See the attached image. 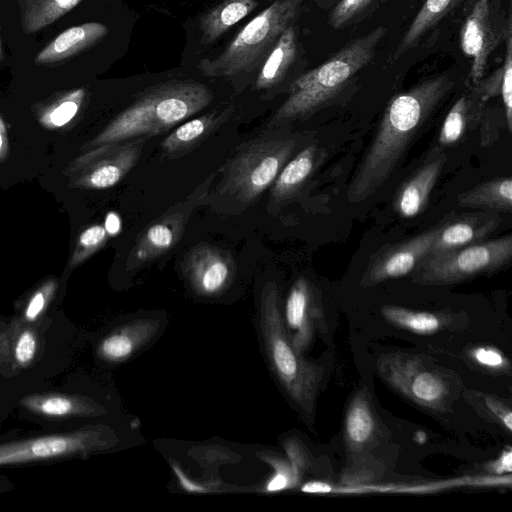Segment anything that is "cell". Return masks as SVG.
Returning <instances> with one entry per match:
<instances>
[{
	"label": "cell",
	"mask_w": 512,
	"mask_h": 512,
	"mask_svg": "<svg viewBox=\"0 0 512 512\" xmlns=\"http://www.w3.org/2000/svg\"><path fill=\"white\" fill-rule=\"evenodd\" d=\"M453 86L452 78L440 75L419 83L390 101L348 187L350 203L364 201L381 188L410 142Z\"/></svg>",
	"instance_id": "6da1fadb"
},
{
	"label": "cell",
	"mask_w": 512,
	"mask_h": 512,
	"mask_svg": "<svg viewBox=\"0 0 512 512\" xmlns=\"http://www.w3.org/2000/svg\"><path fill=\"white\" fill-rule=\"evenodd\" d=\"M212 99V91L194 80L155 84L140 93L89 142L88 147L163 134L207 107Z\"/></svg>",
	"instance_id": "7a4b0ae2"
},
{
	"label": "cell",
	"mask_w": 512,
	"mask_h": 512,
	"mask_svg": "<svg viewBox=\"0 0 512 512\" xmlns=\"http://www.w3.org/2000/svg\"><path fill=\"white\" fill-rule=\"evenodd\" d=\"M295 147L294 138L281 136L276 129L239 145L221 168L222 178L203 204L219 213L246 210L271 187Z\"/></svg>",
	"instance_id": "3957f363"
},
{
	"label": "cell",
	"mask_w": 512,
	"mask_h": 512,
	"mask_svg": "<svg viewBox=\"0 0 512 512\" xmlns=\"http://www.w3.org/2000/svg\"><path fill=\"white\" fill-rule=\"evenodd\" d=\"M386 32L380 26L353 39L321 65L295 79L288 97L272 116L269 129L304 118L328 103L371 62Z\"/></svg>",
	"instance_id": "277c9868"
},
{
	"label": "cell",
	"mask_w": 512,
	"mask_h": 512,
	"mask_svg": "<svg viewBox=\"0 0 512 512\" xmlns=\"http://www.w3.org/2000/svg\"><path fill=\"white\" fill-rule=\"evenodd\" d=\"M258 315L270 368L294 404L312 417L324 370L305 359L292 344L283 321L280 290L274 281L267 282L261 290Z\"/></svg>",
	"instance_id": "5b68a950"
},
{
	"label": "cell",
	"mask_w": 512,
	"mask_h": 512,
	"mask_svg": "<svg viewBox=\"0 0 512 512\" xmlns=\"http://www.w3.org/2000/svg\"><path fill=\"white\" fill-rule=\"evenodd\" d=\"M302 0H275L256 15L214 59L198 68L208 77H231L253 69L295 20Z\"/></svg>",
	"instance_id": "8992f818"
},
{
	"label": "cell",
	"mask_w": 512,
	"mask_h": 512,
	"mask_svg": "<svg viewBox=\"0 0 512 512\" xmlns=\"http://www.w3.org/2000/svg\"><path fill=\"white\" fill-rule=\"evenodd\" d=\"M512 236L480 241L449 252L427 254L411 273L420 285H451L496 271L511 261Z\"/></svg>",
	"instance_id": "52a82bcc"
},
{
	"label": "cell",
	"mask_w": 512,
	"mask_h": 512,
	"mask_svg": "<svg viewBox=\"0 0 512 512\" xmlns=\"http://www.w3.org/2000/svg\"><path fill=\"white\" fill-rule=\"evenodd\" d=\"M377 370L388 385L419 406L435 411L447 408L452 395L448 376L424 356L383 354L378 358Z\"/></svg>",
	"instance_id": "ba28073f"
},
{
	"label": "cell",
	"mask_w": 512,
	"mask_h": 512,
	"mask_svg": "<svg viewBox=\"0 0 512 512\" xmlns=\"http://www.w3.org/2000/svg\"><path fill=\"white\" fill-rule=\"evenodd\" d=\"M512 33L511 17L499 0H476L460 32L463 53L471 58V87L483 79L489 58Z\"/></svg>",
	"instance_id": "9c48e42d"
},
{
	"label": "cell",
	"mask_w": 512,
	"mask_h": 512,
	"mask_svg": "<svg viewBox=\"0 0 512 512\" xmlns=\"http://www.w3.org/2000/svg\"><path fill=\"white\" fill-rule=\"evenodd\" d=\"M215 176L216 173L209 175L189 195L169 207L140 234L128 255V270H136L153 262L177 245L194 209L203 204Z\"/></svg>",
	"instance_id": "30bf717a"
},
{
	"label": "cell",
	"mask_w": 512,
	"mask_h": 512,
	"mask_svg": "<svg viewBox=\"0 0 512 512\" xmlns=\"http://www.w3.org/2000/svg\"><path fill=\"white\" fill-rule=\"evenodd\" d=\"M109 442L108 433L104 429L86 427L70 433L2 443L0 444V465L86 455L108 447Z\"/></svg>",
	"instance_id": "8fae6325"
},
{
	"label": "cell",
	"mask_w": 512,
	"mask_h": 512,
	"mask_svg": "<svg viewBox=\"0 0 512 512\" xmlns=\"http://www.w3.org/2000/svg\"><path fill=\"white\" fill-rule=\"evenodd\" d=\"M147 139L138 137L94 147L77 159L75 185L86 189L114 186L137 164Z\"/></svg>",
	"instance_id": "7c38bea8"
},
{
	"label": "cell",
	"mask_w": 512,
	"mask_h": 512,
	"mask_svg": "<svg viewBox=\"0 0 512 512\" xmlns=\"http://www.w3.org/2000/svg\"><path fill=\"white\" fill-rule=\"evenodd\" d=\"M282 316L292 344L302 354L317 333H327L320 295L305 277L298 278L291 286Z\"/></svg>",
	"instance_id": "4fadbf2b"
},
{
	"label": "cell",
	"mask_w": 512,
	"mask_h": 512,
	"mask_svg": "<svg viewBox=\"0 0 512 512\" xmlns=\"http://www.w3.org/2000/svg\"><path fill=\"white\" fill-rule=\"evenodd\" d=\"M182 271L196 294L212 297L231 285L236 266L229 251L200 243L184 256Z\"/></svg>",
	"instance_id": "5bb4252c"
},
{
	"label": "cell",
	"mask_w": 512,
	"mask_h": 512,
	"mask_svg": "<svg viewBox=\"0 0 512 512\" xmlns=\"http://www.w3.org/2000/svg\"><path fill=\"white\" fill-rule=\"evenodd\" d=\"M439 229L440 224L377 252L363 273L361 285L370 287L412 273L430 252Z\"/></svg>",
	"instance_id": "9a60e30c"
},
{
	"label": "cell",
	"mask_w": 512,
	"mask_h": 512,
	"mask_svg": "<svg viewBox=\"0 0 512 512\" xmlns=\"http://www.w3.org/2000/svg\"><path fill=\"white\" fill-rule=\"evenodd\" d=\"M498 213L484 211L464 214L440 224L439 232L428 254H437L459 249L482 241L500 224Z\"/></svg>",
	"instance_id": "2e32d148"
},
{
	"label": "cell",
	"mask_w": 512,
	"mask_h": 512,
	"mask_svg": "<svg viewBox=\"0 0 512 512\" xmlns=\"http://www.w3.org/2000/svg\"><path fill=\"white\" fill-rule=\"evenodd\" d=\"M447 161V154L439 149L431 152L427 160L398 190L394 208L404 217L420 214L426 207L430 193Z\"/></svg>",
	"instance_id": "e0dca14e"
},
{
	"label": "cell",
	"mask_w": 512,
	"mask_h": 512,
	"mask_svg": "<svg viewBox=\"0 0 512 512\" xmlns=\"http://www.w3.org/2000/svg\"><path fill=\"white\" fill-rule=\"evenodd\" d=\"M233 112L234 107L228 105L179 125L162 141L160 147L163 156L174 159L191 152L227 121Z\"/></svg>",
	"instance_id": "ac0fdd59"
},
{
	"label": "cell",
	"mask_w": 512,
	"mask_h": 512,
	"mask_svg": "<svg viewBox=\"0 0 512 512\" xmlns=\"http://www.w3.org/2000/svg\"><path fill=\"white\" fill-rule=\"evenodd\" d=\"M108 34V28L99 22H87L71 27L47 44L34 58L37 65H52L93 47Z\"/></svg>",
	"instance_id": "d6986e66"
},
{
	"label": "cell",
	"mask_w": 512,
	"mask_h": 512,
	"mask_svg": "<svg viewBox=\"0 0 512 512\" xmlns=\"http://www.w3.org/2000/svg\"><path fill=\"white\" fill-rule=\"evenodd\" d=\"M159 327L156 319L140 318L129 321L107 335L100 342L98 352L108 362L126 361L154 337Z\"/></svg>",
	"instance_id": "ffe728a7"
},
{
	"label": "cell",
	"mask_w": 512,
	"mask_h": 512,
	"mask_svg": "<svg viewBox=\"0 0 512 512\" xmlns=\"http://www.w3.org/2000/svg\"><path fill=\"white\" fill-rule=\"evenodd\" d=\"M320 156L318 147L310 144L289 159L270 187V204L277 206L291 199L312 175Z\"/></svg>",
	"instance_id": "44dd1931"
},
{
	"label": "cell",
	"mask_w": 512,
	"mask_h": 512,
	"mask_svg": "<svg viewBox=\"0 0 512 512\" xmlns=\"http://www.w3.org/2000/svg\"><path fill=\"white\" fill-rule=\"evenodd\" d=\"M378 432L375 412L366 391H358L349 403L344 422V439L350 451L367 447Z\"/></svg>",
	"instance_id": "7402d4cb"
},
{
	"label": "cell",
	"mask_w": 512,
	"mask_h": 512,
	"mask_svg": "<svg viewBox=\"0 0 512 512\" xmlns=\"http://www.w3.org/2000/svg\"><path fill=\"white\" fill-rule=\"evenodd\" d=\"M483 101L473 90L462 94L446 115L439 134V143L449 146L458 143L476 124L484 110Z\"/></svg>",
	"instance_id": "603a6c76"
},
{
	"label": "cell",
	"mask_w": 512,
	"mask_h": 512,
	"mask_svg": "<svg viewBox=\"0 0 512 512\" xmlns=\"http://www.w3.org/2000/svg\"><path fill=\"white\" fill-rule=\"evenodd\" d=\"M297 54V37L292 25L287 27L280 35L261 66L256 78V88L266 90L277 85Z\"/></svg>",
	"instance_id": "cb8c5ba5"
},
{
	"label": "cell",
	"mask_w": 512,
	"mask_h": 512,
	"mask_svg": "<svg viewBox=\"0 0 512 512\" xmlns=\"http://www.w3.org/2000/svg\"><path fill=\"white\" fill-rule=\"evenodd\" d=\"M457 202L462 207L509 213L512 210V179L499 177L483 182L459 194Z\"/></svg>",
	"instance_id": "d4e9b609"
},
{
	"label": "cell",
	"mask_w": 512,
	"mask_h": 512,
	"mask_svg": "<svg viewBox=\"0 0 512 512\" xmlns=\"http://www.w3.org/2000/svg\"><path fill=\"white\" fill-rule=\"evenodd\" d=\"M21 403L29 410L47 417L88 416L99 413L101 407L89 399L63 394H34Z\"/></svg>",
	"instance_id": "484cf974"
},
{
	"label": "cell",
	"mask_w": 512,
	"mask_h": 512,
	"mask_svg": "<svg viewBox=\"0 0 512 512\" xmlns=\"http://www.w3.org/2000/svg\"><path fill=\"white\" fill-rule=\"evenodd\" d=\"M257 4L258 0H225L209 10L200 20L201 43L215 42L253 11Z\"/></svg>",
	"instance_id": "4316f807"
},
{
	"label": "cell",
	"mask_w": 512,
	"mask_h": 512,
	"mask_svg": "<svg viewBox=\"0 0 512 512\" xmlns=\"http://www.w3.org/2000/svg\"><path fill=\"white\" fill-rule=\"evenodd\" d=\"M463 1L464 0H425L391 55V61L394 62L398 60L405 52L410 50L429 29L434 27Z\"/></svg>",
	"instance_id": "83f0119b"
},
{
	"label": "cell",
	"mask_w": 512,
	"mask_h": 512,
	"mask_svg": "<svg viewBox=\"0 0 512 512\" xmlns=\"http://www.w3.org/2000/svg\"><path fill=\"white\" fill-rule=\"evenodd\" d=\"M381 314L390 324L418 335H431L447 328L452 318L447 313L415 311L394 305H384Z\"/></svg>",
	"instance_id": "f1b7e54d"
},
{
	"label": "cell",
	"mask_w": 512,
	"mask_h": 512,
	"mask_svg": "<svg viewBox=\"0 0 512 512\" xmlns=\"http://www.w3.org/2000/svg\"><path fill=\"white\" fill-rule=\"evenodd\" d=\"M82 0H19L24 34H34L53 24Z\"/></svg>",
	"instance_id": "f546056e"
},
{
	"label": "cell",
	"mask_w": 512,
	"mask_h": 512,
	"mask_svg": "<svg viewBox=\"0 0 512 512\" xmlns=\"http://www.w3.org/2000/svg\"><path fill=\"white\" fill-rule=\"evenodd\" d=\"M465 396L481 416L511 433L512 412L509 403L495 395L476 391H467Z\"/></svg>",
	"instance_id": "4dcf8cb0"
},
{
	"label": "cell",
	"mask_w": 512,
	"mask_h": 512,
	"mask_svg": "<svg viewBox=\"0 0 512 512\" xmlns=\"http://www.w3.org/2000/svg\"><path fill=\"white\" fill-rule=\"evenodd\" d=\"M85 97V90L80 88L58 98L41 116V121L54 127L68 123L77 114Z\"/></svg>",
	"instance_id": "1f68e13d"
},
{
	"label": "cell",
	"mask_w": 512,
	"mask_h": 512,
	"mask_svg": "<svg viewBox=\"0 0 512 512\" xmlns=\"http://www.w3.org/2000/svg\"><path fill=\"white\" fill-rule=\"evenodd\" d=\"M11 351L16 364L20 367L28 366L37 352V335L30 327H22L17 334L12 335Z\"/></svg>",
	"instance_id": "d6a6232c"
},
{
	"label": "cell",
	"mask_w": 512,
	"mask_h": 512,
	"mask_svg": "<svg viewBox=\"0 0 512 512\" xmlns=\"http://www.w3.org/2000/svg\"><path fill=\"white\" fill-rule=\"evenodd\" d=\"M107 230L101 225H94L84 230L77 242L75 252L71 258V266L84 261L96 252L106 241Z\"/></svg>",
	"instance_id": "836d02e7"
},
{
	"label": "cell",
	"mask_w": 512,
	"mask_h": 512,
	"mask_svg": "<svg viewBox=\"0 0 512 512\" xmlns=\"http://www.w3.org/2000/svg\"><path fill=\"white\" fill-rule=\"evenodd\" d=\"M503 75L500 95L509 131L512 130V33L505 40V56L502 64Z\"/></svg>",
	"instance_id": "e575fe53"
},
{
	"label": "cell",
	"mask_w": 512,
	"mask_h": 512,
	"mask_svg": "<svg viewBox=\"0 0 512 512\" xmlns=\"http://www.w3.org/2000/svg\"><path fill=\"white\" fill-rule=\"evenodd\" d=\"M375 0H340L330 14L333 28H341L364 13Z\"/></svg>",
	"instance_id": "d590c367"
},
{
	"label": "cell",
	"mask_w": 512,
	"mask_h": 512,
	"mask_svg": "<svg viewBox=\"0 0 512 512\" xmlns=\"http://www.w3.org/2000/svg\"><path fill=\"white\" fill-rule=\"evenodd\" d=\"M469 356L482 368L494 372H510L508 359L499 350L492 347H476L469 352Z\"/></svg>",
	"instance_id": "8d00e7d4"
},
{
	"label": "cell",
	"mask_w": 512,
	"mask_h": 512,
	"mask_svg": "<svg viewBox=\"0 0 512 512\" xmlns=\"http://www.w3.org/2000/svg\"><path fill=\"white\" fill-rule=\"evenodd\" d=\"M56 286L54 281H49L32 295L24 310L23 317L26 322L32 323L39 318L53 296Z\"/></svg>",
	"instance_id": "74e56055"
},
{
	"label": "cell",
	"mask_w": 512,
	"mask_h": 512,
	"mask_svg": "<svg viewBox=\"0 0 512 512\" xmlns=\"http://www.w3.org/2000/svg\"><path fill=\"white\" fill-rule=\"evenodd\" d=\"M503 67H499L488 78L481 79L477 84L471 87L483 101L500 95L502 84Z\"/></svg>",
	"instance_id": "f35d334b"
},
{
	"label": "cell",
	"mask_w": 512,
	"mask_h": 512,
	"mask_svg": "<svg viewBox=\"0 0 512 512\" xmlns=\"http://www.w3.org/2000/svg\"><path fill=\"white\" fill-rule=\"evenodd\" d=\"M491 470L495 473L511 472V451H505L499 459L491 465Z\"/></svg>",
	"instance_id": "ab89813d"
},
{
	"label": "cell",
	"mask_w": 512,
	"mask_h": 512,
	"mask_svg": "<svg viewBox=\"0 0 512 512\" xmlns=\"http://www.w3.org/2000/svg\"><path fill=\"white\" fill-rule=\"evenodd\" d=\"M11 337L4 331H0V364L10 359Z\"/></svg>",
	"instance_id": "60d3db41"
},
{
	"label": "cell",
	"mask_w": 512,
	"mask_h": 512,
	"mask_svg": "<svg viewBox=\"0 0 512 512\" xmlns=\"http://www.w3.org/2000/svg\"><path fill=\"white\" fill-rule=\"evenodd\" d=\"M329 486L319 482H309L302 487L305 492H326L329 491Z\"/></svg>",
	"instance_id": "b9f144b4"
},
{
	"label": "cell",
	"mask_w": 512,
	"mask_h": 512,
	"mask_svg": "<svg viewBox=\"0 0 512 512\" xmlns=\"http://www.w3.org/2000/svg\"><path fill=\"white\" fill-rule=\"evenodd\" d=\"M7 152V136L6 129L2 119L0 118V158H3Z\"/></svg>",
	"instance_id": "7bdbcfd3"
},
{
	"label": "cell",
	"mask_w": 512,
	"mask_h": 512,
	"mask_svg": "<svg viewBox=\"0 0 512 512\" xmlns=\"http://www.w3.org/2000/svg\"><path fill=\"white\" fill-rule=\"evenodd\" d=\"M105 228L108 233H115L118 229V220L115 215L109 214L105 223Z\"/></svg>",
	"instance_id": "ee69618b"
},
{
	"label": "cell",
	"mask_w": 512,
	"mask_h": 512,
	"mask_svg": "<svg viewBox=\"0 0 512 512\" xmlns=\"http://www.w3.org/2000/svg\"><path fill=\"white\" fill-rule=\"evenodd\" d=\"M4 60V54L2 49V43H1V37H0V63H2Z\"/></svg>",
	"instance_id": "f6af8a7d"
}]
</instances>
